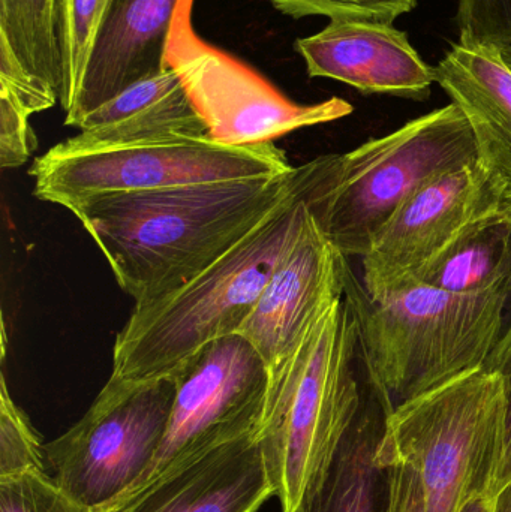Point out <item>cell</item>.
Returning <instances> with one entry per match:
<instances>
[{
	"instance_id": "1",
	"label": "cell",
	"mask_w": 511,
	"mask_h": 512,
	"mask_svg": "<svg viewBox=\"0 0 511 512\" xmlns=\"http://www.w3.org/2000/svg\"><path fill=\"white\" fill-rule=\"evenodd\" d=\"M281 176L99 195L69 212L107 259L135 304L188 282L260 224L296 185Z\"/></svg>"
},
{
	"instance_id": "2",
	"label": "cell",
	"mask_w": 511,
	"mask_h": 512,
	"mask_svg": "<svg viewBox=\"0 0 511 512\" xmlns=\"http://www.w3.org/2000/svg\"><path fill=\"white\" fill-rule=\"evenodd\" d=\"M332 155L300 165L284 200L233 248L174 291L135 304L113 348L111 378H171L210 343L239 334L309 215L308 198Z\"/></svg>"
},
{
	"instance_id": "3",
	"label": "cell",
	"mask_w": 511,
	"mask_h": 512,
	"mask_svg": "<svg viewBox=\"0 0 511 512\" xmlns=\"http://www.w3.org/2000/svg\"><path fill=\"white\" fill-rule=\"evenodd\" d=\"M368 387L359 324L342 295L293 355L269 367L254 438L282 512H294L323 483L365 408Z\"/></svg>"
},
{
	"instance_id": "4",
	"label": "cell",
	"mask_w": 511,
	"mask_h": 512,
	"mask_svg": "<svg viewBox=\"0 0 511 512\" xmlns=\"http://www.w3.org/2000/svg\"><path fill=\"white\" fill-rule=\"evenodd\" d=\"M344 295L389 415L413 397L483 369L509 321L511 280L471 294L416 283L375 300L350 265Z\"/></svg>"
},
{
	"instance_id": "5",
	"label": "cell",
	"mask_w": 511,
	"mask_h": 512,
	"mask_svg": "<svg viewBox=\"0 0 511 512\" xmlns=\"http://www.w3.org/2000/svg\"><path fill=\"white\" fill-rule=\"evenodd\" d=\"M506 436L503 381L485 369L458 376L396 406L375 451L381 472H416L426 512H464L492 499Z\"/></svg>"
},
{
	"instance_id": "6",
	"label": "cell",
	"mask_w": 511,
	"mask_h": 512,
	"mask_svg": "<svg viewBox=\"0 0 511 512\" xmlns=\"http://www.w3.org/2000/svg\"><path fill=\"white\" fill-rule=\"evenodd\" d=\"M477 161L473 129L452 102L392 134L332 155L309 195V210L345 258H363L408 198L431 180Z\"/></svg>"
},
{
	"instance_id": "7",
	"label": "cell",
	"mask_w": 511,
	"mask_h": 512,
	"mask_svg": "<svg viewBox=\"0 0 511 512\" xmlns=\"http://www.w3.org/2000/svg\"><path fill=\"white\" fill-rule=\"evenodd\" d=\"M293 168L275 143L234 147L171 135L99 147L63 141L39 156L29 174L38 200L69 209L99 195L281 176Z\"/></svg>"
},
{
	"instance_id": "8",
	"label": "cell",
	"mask_w": 511,
	"mask_h": 512,
	"mask_svg": "<svg viewBox=\"0 0 511 512\" xmlns=\"http://www.w3.org/2000/svg\"><path fill=\"white\" fill-rule=\"evenodd\" d=\"M173 378H108L89 411L65 435L44 444L45 468L57 487L104 512L143 477L170 421Z\"/></svg>"
},
{
	"instance_id": "9",
	"label": "cell",
	"mask_w": 511,
	"mask_h": 512,
	"mask_svg": "<svg viewBox=\"0 0 511 512\" xmlns=\"http://www.w3.org/2000/svg\"><path fill=\"white\" fill-rule=\"evenodd\" d=\"M171 378L176 397L164 439L143 477L104 512H113L209 451L251 435L260 421L269 367L240 334L210 343Z\"/></svg>"
},
{
	"instance_id": "10",
	"label": "cell",
	"mask_w": 511,
	"mask_h": 512,
	"mask_svg": "<svg viewBox=\"0 0 511 512\" xmlns=\"http://www.w3.org/2000/svg\"><path fill=\"white\" fill-rule=\"evenodd\" d=\"M194 2L182 0L174 15L167 66L182 80L209 140L224 146H263L353 113V105L341 98L296 104L257 72L207 44L192 26Z\"/></svg>"
},
{
	"instance_id": "11",
	"label": "cell",
	"mask_w": 511,
	"mask_h": 512,
	"mask_svg": "<svg viewBox=\"0 0 511 512\" xmlns=\"http://www.w3.org/2000/svg\"><path fill=\"white\" fill-rule=\"evenodd\" d=\"M479 162L426 183L378 231L362 258L369 297H389L416 285L465 233L486 219L504 215Z\"/></svg>"
},
{
	"instance_id": "12",
	"label": "cell",
	"mask_w": 511,
	"mask_h": 512,
	"mask_svg": "<svg viewBox=\"0 0 511 512\" xmlns=\"http://www.w3.org/2000/svg\"><path fill=\"white\" fill-rule=\"evenodd\" d=\"M348 267V258L324 236L309 210L302 233L273 271L239 333L267 367L293 355L344 295Z\"/></svg>"
},
{
	"instance_id": "13",
	"label": "cell",
	"mask_w": 511,
	"mask_h": 512,
	"mask_svg": "<svg viewBox=\"0 0 511 512\" xmlns=\"http://www.w3.org/2000/svg\"><path fill=\"white\" fill-rule=\"evenodd\" d=\"M296 50L311 77L341 81L368 95L423 101L435 83V68L392 24L330 20L321 32L297 39Z\"/></svg>"
},
{
	"instance_id": "14",
	"label": "cell",
	"mask_w": 511,
	"mask_h": 512,
	"mask_svg": "<svg viewBox=\"0 0 511 512\" xmlns=\"http://www.w3.org/2000/svg\"><path fill=\"white\" fill-rule=\"evenodd\" d=\"M182 0H111L65 125L78 128L132 84L161 74L174 15Z\"/></svg>"
},
{
	"instance_id": "15",
	"label": "cell",
	"mask_w": 511,
	"mask_h": 512,
	"mask_svg": "<svg viewBox=\"0 0 511 512\" xmlns=\"http://www.w3.org/2000/svg\"><path fill=\"white\" fill-rule=\"evenodd\" d=\"M275 496L254 433L156 481L113 512H258Z\"/></svg>"
},
{
	"instance_id": "16",
	"label": "cell",
	"mask_w": 511,
	"mask_h": 512,
	"mask_svg": "<svg viewBox=\"0 0 511 512\" xmlns=\"http://www.w3.org/2000/svg\"><path fill=\"white\" fill-rule=\"evenodd\" d=\"M435 83L470 122L477 162L503 209L511 212V69L500 50L453 45L435 68Z\"/></svg>"
},
{
	"instance_id": "17",
	"label": "cell",
	"mask_w": 511,
	"mask_h": 512,
	"mask_svg": "<svg viewBox=\"0 0 511 512\" xmlns=\"http://www.w3.org/2000/svg\"><path fill=\"white\" fill-rule=\"evenodd\" d=\"M78 129L66 140L72 146H116L171 135L207 138L206 123L171 68L132 84L90 113Z\"/></svg>"
},
{
	"instance_id": "18",
	"label": "cell",
	"mask_w": 511,
	"mask_h": 512,
	"mask_svg": "<svg viewBox=\"0 0 511 512\" xmlns=\"http://www.w3.org/2000/svg\"><path fill=\"white\" fill-rule=\"evenodd\" d=\"M0 81L59 102L56 0H0Z\"/></svg>"
},
{
	"instance_id": "19",
	"label": "cell",
	"mask_w": 511,
	"mask_h": 512,
	"mask_svg": "<svg viewBox=\"0 0 511 512\" xmlns=\"http://www.w3.org/2000/svg\"><path fill=\"white\" fill-rule=\"evenodd\" d=\"M384 411L372 384L368 402L345 436L323 483L306 493L294 512H377L380 469L374 456L383 433Z\"/></svg>"
},
{
	"instance_id": "20",
	"label": "cell",
	"mask_w": 511,
	"mask_h": 512,
	"mask_svg": "<svg viewBox=\"0 0 511 512\" xmlns=\"http://www.w3.org/2000/svg\"><path fill=\"white\" fill-rule=\"evenodd\" d=\"M506 280H511V212L471 228L423 271L417 283L471 294Z\"/></svg>"
},
{
	"instance_id": "21",
	"label": "cell",
	"mask_w": 511,
	"mask_h": 512,
	"mask_svg": "<svg viewBox=\"0 0 511 512\" xmlns=\"http://www.w3.org/2000/svg\"><path fill=\"white\" fill-rule=\"evenodd\" d=\"M111 0H56L59 102L68 110L83 80L93 42Z\"/></svg>"
},
{
	"instance_id": "22",
	"label": "cell",
	"mask_w": 511,
	"mask_h": 512,
	"mask_svg": "<svg viewBox=\"0 0 511 512\" xmlns=\"http://www.w3.org/2000/svg\"><path fill=\"white\" fill-rule=\"evenodd\" d=\"M26 472H47L44 444L9 394L2 375L0 384V480Z\"/></svg>"
},
{
	"instance_id": "23",
	"label": "cell",
	"mask_w": 511,
	"mask_h": 512,
	"mask_svg": "<svg viewBox=\"0 0 511 512\" xmlns=\"http://www.w3.org/2000/svg\"><path fill=\"white\" fill-rule=\"evenodd\" d=\"M273 8L293 18L323 15L330 20L392 24L416 8L417 0H269Z\"/></svg>"
},
{
	"instance_id": "24",
	"label": "cell",
	"mask_w": 511,
	"mask_h": 512,
	"mask_svg": "<svg viewBox=\"0 0 511 512\" xmlns=\"http://www.w3.org/2000/svg\"><path fill=\"white\" fill-rule=\"evenodd\" d=\"M0 512H95L56 486L47 472L0 480Z\"/></svg>"
},
{
	"instance_id": "25",
	"label": "cell",
	"mask_w": 511,
	"mask_h": 512,
	"mask_svg": "<svg viewBox=\"0 0 511 512\" xmlns=\"http://www.w3.org/2000/svg\"><path fill=\"white\" fill-rule=\"evenodd\" d=\"M459 42L482 47H511V0H459Z\"/></svg>"
},
{
	"instance_id": "26",
	"label": "cell",
	"mask_w": 511,
	"mask_h": 512,
	"mask_svg": "<svg viewBox=\"0 0 511 512\" xmlns=\"http://www.w3.org/2000/svg\"><path fill=\"white\" fill-rule=\"evenodd\" d=\"M26 105L8 89L0 86V167L18 168L29 161L36 149V137L30 126Z\"/></svg>"
},
{
	"instance_id": "27",
	"label": "cell",
	"mask_w": 511,
	"mask_h": 512,
	"mask_svg": "<svg viewBox=\"0 0 511 512\" xmlns=\"http://www.w3.org/2000/svg\"><path fill=\"white\" fill-rule=\"evenodd\" d=\"M483 369L500 376L506 393V436H504L503 457L498 468L492 499L511 481V316L497 345L486 358Z\"/></svg>"
},
{
	"instance_id": "28",
	"label": "cell",
	"mask_w": 511,
	"mask_h": 512,
	"mask_svg": "<svg viewBox=\"0 0 511 512\" xmlns=\"http://www.w3.org/2000/svg\"><path fill=\"white\" fill-rule=\"evenodd\" d=\"M387 501L384 512H426L422 484L416 472L405 466L387 469Z\"/></svg>"
},
{
	"instance_id": "29",
	"label": "cell",
	"mask_w": 511,
	"mask_h": 512,
	"mask_svg": "<svg viewBox=\"0 0 511 512\" xmlns=\"http://www.w3.org/2000/svg\"><path fill=\"white\" fill-rule=\"evenodd\" d=\"M492 512H511V481L495 496Z\"/></svg>"
},
{
	"instance_id": "30",
	"label": "cell",
	"mask_w": 511,
	"mask_h": 512,
	"mask_svg": "<svg viewBox=\"0 0 511 512\" xmlns=\"http://www.w3.org/2000/svg\"><path fill=\"white\" fill-rule=\"evenodd\" d=\"M494 510V499H482L477 501L476 504L468 507L464 512H492Z\"/></svg>"
},
{
	"instance_id": "31",
	"label": "cell",
	"mask_w": 511,
	"mask_h": 512,
	"mask_svg": "<svg viewBox=\"0 0 511 512\" xmlns=\"http://www.w3.org/2000/svg\"><path fill=\"white\" fill-rule=\"evenodd\" d=\"M501 57H503L504 63L511 69V47L501 48Z\"/></svg>"
}]
</instances>
